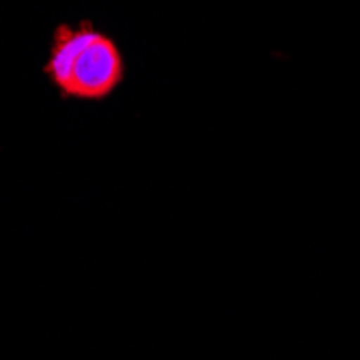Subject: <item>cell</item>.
I'll use <instances>...</instances> for the list:
<instances>
[{
  "label": "cell",
  "instance_id": "cell-1",
  "mask_svg": "<svg viewBox=\"0 0 360 360\" xmlns=\"http://www.w3.org/2000/svg\"><path fill=\"white\" fill-rule=\"evenodd\" d=\"M125 72L119 44L91 20L54 28L44 74L65 100L104 102L119 91Z\"/></svg>",
  "mask_w": 360,
  "mask_h": 360
}]
</instances>
